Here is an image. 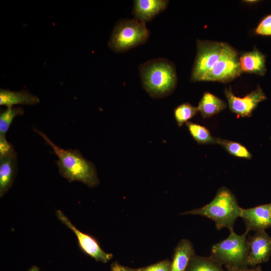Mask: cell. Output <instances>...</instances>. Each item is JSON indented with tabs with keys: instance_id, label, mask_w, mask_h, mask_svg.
<instances>
[{
	"instance_id": "4",
	"label": "cell",
	"mask_w": 271,
	"mask_h": 271,
	"mask_svg": "<svg viewBox=\"0 0 271 271\" xmlns=\"http://www.w3.org/2000/svg\"><path fill=\"white\" fill-rule=\"evenodd\" d=\"M229 230L228 237L214 244L211 247L210 256L226 268L243 267L247 265L248 232L239 235L233 228Z\"/></svg>"
},
{
	"instance_id": "2",
	"label": "cell",
	"mask_w": 271,
	"mask_h": 271,
	"mask_svg": "<svg viewBox=\"0 0 271 271\" xmlns=\"http://www.w3.org/2000/svg\"><path fill=\"white\" fill-rule=\"evenodd\" d=\"M142 85L154 98L164 97L174 90L177 75L173 64L165 58L148 60L139 66Z\"/></svg>"
},
{
	"instance_id": "12",
	"label": "cell",
	"mask_w": 271,
	"mask_h": 271,
	"mask_svg": "<svg viewBox=\"0 0 271 271\" xmlns=\"http://www.w3.org/2000/svg\"><path fill=\"white\" fill-rule=\"evenodd\" d=\"M169 1L136 0L133 2L132 14L134 18L146 23L164 11L167 7Z\"/></svg>"
},
{
	"instance_id": "6",
	"label": "cell",
	"mask_w": 271,
	"mask_h": 271,
	"mask_svg": "<svg viewBox=\"0 0 271 271\" xmlns=\"http://www.w3.org/2000/svg\"><path fill=\"white\" fill-rule=\"evenodd\" d=\"M223 44L220 42L197 41V54L192 68L191 81H202L219 60Z\"/></svg>"
},
{
	"instance_id": "29",
	"label": "cell",
	"mask_w": 271,
	"mask_h": 271,
	"mask_svg": "<svg viewBox=\"0 0 271 271\" xmlns=\"http://www.w3.org/2000/svg\"><path fill=\"white\" fill-rule=\"evenodd\" d=\"M270 214H271V206H270Z\"/></svg>"
},
{
	"instance_id": "7",
	"label": "cell",
	"mask_w": 271,
	"mask_h": 271,
	"mask_svg": "<svg viewBox=\"0 0 271 271\" xmlns=\"http://www.w3.org/2000/svg\"><path fill=\"white\" fill-rule=\"evenodd\" d=\"M241 72L236 51L224 43L221 56L202 81L226 82L238 76Z\"/></svg>"
},
{
	"instance_id": "8",
	"label": "cell",
	"mask_w": 271,
	"mask_h": 271,
	"mask_svg": "<svg viewBox=\"0 0 271 271\" xmlns=\"http://www.w3.org/2000/svg\"><path fill=\"white\" fill-rule=\"evenodd\" d=\"M56 215L62 223L75 233L79 247L83 253L103 263H106L112 258L113 255L105 252L95 237L78 229L62 211L57 210Z\"/></svg>"
},
{
	"instance_id": "28",
	"label": "cell",
	"mask_w": 271,
	"mask_h": 271,
	"mask_svg": "<svg viewBox=\"0 0 271 271\" xmlns=\"http://www.w3.org/2000/svg\"><path fill=\"white\" fill-rule=\"evenodd\" d=\"M28 271H40L39 268L36 265L32 266Z\"/></svg>"
},
{
	"instance_id": "27",
	"label": "cell",
	"mask_w": 271,
	"mask_h": 271,
	"mask_svg": "<svg viewBox=\"0 0 271 271\" xmlns=\"http://www.w3.org/2000/svg\"><path fill=\"white\" fill-rule=\"evenodd\" d=\"M111 271H138V269L131 268L114 262L111 265Z\"/></svg>"
},
{
	"instance_id": "14",
	"label": "cell",
	"mask_w": 271,
	"mask_h": 271,
	"mask_svg": "<svg viewBox=\"0 0 271 271\" xmlns=\"http://www.w3.org/2000/svg\"><path fill=\"white\" fill-rule=\"evenodd\" d=\"M194 255V249L191 241L187 239H181L175 249L171 271H186Z\"/></svg>"
},
{
	"instance_id": "13",
	"label": "cell",
	"mask_w": 271,
	"mask_h": 271,
	"mask_svg": "<svg viewBox=\"0 0 271 271\" xmlns=\"http://www.w3.org/2000/svg\"><path fill=\"white\" fill-rule=\"evenodd\" d=\"M17 173V154L0 157V197L12 187Z\"/></svg>"
},
{
	"instance_id": "26",
	"label": "cell",
	"mask_w": 271,
	"mask_h": 271,
	"mask_svg": "<svg viewBox=\"0 0 271 271\" xmlns=\"http://www.w3.org/2000/svg\"><path fill=\"white\" fill-rule=\"evenodd\" d=\"M227 271H263L261 266H256L249 268L248 266L226 268Z\"/></svg>"
},
{
	"instance_id": "21",
	"label": "cell",
	"mask_w": 271,
	"mask_h": 271,
	"mask_svg": "<svg viewBox=\"0 0 271 271\" xmlns=\"http://www.w3.org/2000/svg\"><path fill=\"white\" fill-rule=\"evenodd\" d=\"M24 113L23 108L20 107H7L3 110L0 114V134L6 136L14 118Z\"/></svg>"
},
{
	"instance_id": "17",
	"label": "cell",
	"mask_w": 271,
	"mask_h": 271,
	"mask_svg": "<svg viewBox=\"0 0 271 271\" xmlns=\"http://www.w3.org/2000/svg\"><path fill=\"white\" fill-rule=\"evenodd\" d=\"M226 107L225 102L209 92L204 94L197 107L204 118L212 116Z\"/></svg>"
},
{
	"instance_id": "3",
	"label": "cell",
	"mask_w": 271,
	"mask_h": 271,
	"mask_svg": "<svg viewBox=\"0 0 271 271\" xmlns=\"http://www.w3.org/2000/svg\"><path fill=\"white\" fill-rule=\"evenodd\" d=\"M240 207L232 192L226 187L218 189L213 199L205 206L181 214L198 215L212 220L217 229L233 228L236 219L240 217Z\"/></svg>"
},
{
	"instance_id": "10",
	"label": "cell",
	"mask_w": 271,
	"mask_h": 271,
	"mask_svg": "<svg viewBox=\"0 0 271 271\" xmlns=\"http://www.w3.org/2000/svg\"><path fill=\"white\" fill-rule=\"evenodd\" d=\"M225 94L230 110L241 117L250 115L258 104L266 98L265 94L259 87L244 97L235 96L229 89L225 90Z\"/></svg>"
},
{
	"instance_id": "23",
	"label": "cell",
	"mask_w": 271,
	"mask_h": 271,
	"mask_svg": "<svg viewBox=\"0 0 271 271\" xmlns=\"http://www.w3.org/2000/svg\"><path fill=\"white\" fill-rule=\"evenodd\" d=\"M171 261L165 259L150 265L138 269V271H171Z\"/></svg>"
},
{
	"instance_id": "5",
	"label": "cell",
	"mask_w": 271,
	"mask_h": 271,
	"mask_svg": "<svg viewBox=\"0 0 271 271\" xmlns=\"http://www.w3.org/2000/svg\"><path fill=\"white\" fill-rule=\"evenodd\" d=\"M149 35L146 23L135 18L121 20L114 26L108 46L115 52H124L145 43Z\"/></svg>"
},
{
	"instance_id": "16",
	"label": "cell",
	"mask_w": 271,
	"mask_h": 271,
	"mask_svg": "<svg viewBox=\"0 0 271 271\" xmlns=\"http://www.w3.org/2000/svg\"><path fill=\"white\" fill-rule=\"evenodd\" d=\"M40 101L39 97L26 90L13 91L0 89V105L7 107L17 104L34 105L39 103Z\"/></svg>"
},
{
	"instance_id": "25",
	"label": "cell",
	"mask_w": 271,
	"mask_h": 271,
	"mask_svg": "<svg viewBox=\"0 0 271 271\" xmlns=\"http://www.w3.org/2000/svg\"><path fill=\"white\" fill-rule=\"evenodd\" d=\"M16 153L13 145L6 139V136L0 134V157Z\"/></svg>"
},
{
	"instance_id": "1",
	"label": "cell",
	"mask_w": 271,
	"mask_h": 271,
	"mask_svg": "<svg viewBox=\"0 0 271 271\" xmlns=\"http://www.w3.org/2000/svg\"><path fill=\"white\" fill-rule=\"evenodd\" d=\"M34 130L43 138L58 157L56 164L63 177L69 182L79 181L89 187L98 185L99 181L94 165L86 159L78 150L62 149L43 132L35 127Z\"/></svg>"
},
{
	"instance_id": "9",
	"label": "cell",
	"mask_w": 271,
	"mask_h": 271,
	"mask_svg": "<svg viewBox=\"0 0 271 271\" xmlns=\"http://www.w3.org/2000/svg\"><path fill=\"white\" fill-rule=\"evenodd\" d=\"M247 265L251 267L267 262L271 255V237L265 231L255 232L247 239Z\"/></svg>"
},
{
	"instance_id": "22",
	"label": "cell",
	"mask_w": 271,
	"mask_h": 271,
	"mask_svg": "<svg viewBox=\"0 0 271 271\" xmlns=\"http://www.w3.org/2000/svg\"><path fill=\"white\" fill-rule=\"evenodd\" d=\"M198 108L189 103H182L175 108L174 116L177 124L181 126L194 117L198 112Z\"/></svg>"
},
{
	"instance_id": "18",
	"label": "cell",
	"mask_w": 271,
	"mask_h": 271,
	"mask_svg": "<svg viewBox=\"0 0 271 271\" xmlns=\"http://www.w3.org/2000/svg\"><path fill=\"white\" fill-rule=\"evenodd\" d=\"M186 271H225L222 265L210 255L208 257L194 255Z\"/></svg>"
},
{
	"instance_id": "20",
	"label": "cell",
	"mask_w": 271,
	"mask_h": 271,
	"mask_svg": "<svg viewBox=\"0 0 271 271\" xmlns=\"http://www.w3.org/2000/svg\"><path fill=\"white\" fill-rule=\"evenodd\" d=\"M215 143L222 147L230 154L241 158L250 159L252 156L241 144L220 138L215 139Z\"/></svg>"
},
{
	"instance_id": "11",
	"label": "cell",
	"mask_w": 271,
	"mask_h": 271,
	"mask_svg": "<svg viewBox=\"0 0 271 271\" xmlns=\"http://www.w3.org/2000/svg\"><path fill=\"white\" fill-rule=\"evenodd\" d=\"M271 203L254 207L241 209L240 216L246 227V232L265 231L271 227Z\"/></svg>"
},
{
	"instance_id": "19",
	"label": "cell",
	"mask_w": 271,
	"mask_h": 271,
	"mask_svg": "<svg viewBox=\"0 0 271 271\" xmlns=\"http://www.w3.org/2000/svg\"><path fill=\"white\" fill-rule=\"evenodd\" d=\"M186 126L191 136L197 143H215V139L212 137L209 130L205 127L190 121L186 122Z\"/></svg>"
},
{
	"instance_id": "24",
	"label": "cell",
	"mask_w": 271,
	"mask_h": 271,
	"mask_svg": "<svg viewBox=\"0 0 271 271\" xmlns=\"http://www.w3.org/2000/svg\"><path fill=\"white\" fill-rule=\"evenodd\" d=\"M256 34L262 36L271 35V15L265 17L256 28Z\"/></svg>"
},
{
	"instance_id": "15",
	"label": "cell",
	"mask_w": 271,
	"mask_h": 271,
	"mask_svg": "<svg viewBox=\"0 0 271 271\" xmlns=\"http://www.w3.org/2000/svg\"><path fill=\"white\" fill-rule=\"evenodd\" d=\"M240 70L243 72L264 75L266 71L264 55L257 49L242 54L239 58Z\"/></svg>"
}]
</instances>
